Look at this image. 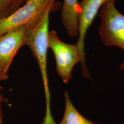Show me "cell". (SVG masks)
Returning <instances> with one entry per match:
<instances>
[{
	"label": "cell",
	"mask_w": 124,
	"mask_h": 124,
	"mask_svg": "<svg viewBox=\"0 0 124 124\" xmlns=\"http://www.w3.org/2000/svg\"><path fill=\"white\" fill-rule=\"evenodd\" d=\"M28 0H0V19L7 18L21 8Z\"/></svg>",
	"instance_id": "obj_9"
},
{
	"label": "cell",
	"mask_w": 124,
	"mask_h": 124,
	"mask_svg": "<svg viewBox=\"0 0 124 124\" xmlns=\"http://www.w3.org/2000/svg\"><path fill=\"white\" fill-rule=\"evenodd\" d=\"M115 3L107 2L102 6L99 32L106 46H117L124 51V15L116 9ZM120 68L124 70V62Z\"/></svg>",
	"instance_id": "obj_3"
},
{
	"label": "cell",
	"mask_w": 124,
	"mask_h": 124,
	"mask_svg": "<svg viewBox=\"0 0 124 124\" xmlns=\"http://www.w3.org/2000/svg\"><path fill=\"white\" fill-rule=\"evenodd\" d=\"M48 25L44 23H38L28 32L24 46L31 50L38 64L43 83L46 100V112L43 124H57L52 116L51 107V94L47 75V50Z\"/></svg>",
	"instance_id": "obj_1"
},
{
	"label": "cell",
	"mask_w": 124,
	"mask_h": 124,
	"mask_svg": "<svg viewBox=\"0 0 124 124\" xmlns=\"http://www.w3.org/2000/svg\"><path fill=\"white\" fill-rule=\"evenodd\" d=\"M30 27L22 25L13 28L0 36V70L8 74L18 50L24 46Z\"/></svg>",
	"instance_id": "obj_6"
},
{
	"label": "cell",
	"mask_w": 124,
	"mask_h": 124,
	"mask_svg": "<svg viewBox=\"0 0 124 124\" xmlns=\"http://www.w3.org/2000/svg\"><path fill=\"white\" fill-rule=\"evenodd\" d=\"M78 0H63L61 9L62 23L67 34L72 37L79 36Z\"/></svg>",
	"instance_id": "obj_7"
},
{
	"label": "cell",
	"mask_w": 124,
	"mask_h": 124,
	"mask_svg": "<svg viewBox=\"0 0 124 124\" xmlns=\"http://www.w3.org/2000/svg\"><path fill=\"white\" fill-rule=\"evenodd\" d=\"M65 109L61 121L58 124H100L94 123L79 112L71 102L69 93H64Z\"/></svg>",
	"instance_id": "obj_8"
},
{
	"label": "cell",
	"mask_w": 124,
	"mask_h": 124,
	"mask_svg": "<svg viewBox=\"0 0 124 124\" xmlns=\"http://www.w3.org/2000/svg\"><path fill=\"white\" fill-rule=\"evenodd\" d=\"M3 102V101L0 100V124H4L3 122V115L2 108V104Z\"/></svg>",
	"instance_id": "obj_11"
},
{
	"label": "cell",
	"mask_w": 124,
	"mask_h": 124,
	"mask_svg": "<svg viewBox=\"0 0 124 124\" xmlns=\"http://www.w3.org/2000/svg\"><path fill=\"white\" fill-rule=\"evenodd\" d=\"M60 6V3L56 0H28L11 15L0 19V36L20 25L35 26L49 8L57 10Z\"/></svg>",
	"instance_id": "obj_2"
},
{
	"label": "cell",
	"mask_w": 124,
	"mask_h": 124,
	"mask_svg": "<svg viewBox=\"0 0 124 124\" xmlns=\"http://www.w3.org/2000/svg\"><path fill=\"white\" fill-rule=\"evenodd\" d=\"M2 89H3V87L1 86L0 85V91L1 90H2ZM0 100L2 101H3V102H6L7 101V99L6 98H4L3 95H2L1 94H0Z\"/></svg>",
	"instance_id": "obj_12"
},
{
	"label": "cell",
	"mask_w": 124,
	"mask_h": 124,
	"mask_svg": "<svg viewBox=\"0 0 124 124\" xmlns=\"http://www.w3.org/2000/svg\"><path fill=\"white\" fill-rule=\"evenodd\" d=\"M48 46L52 51L55 58L58 75L63 83H67L72 78L74 67L81 61L77 45L62 41L57 32L52 31L48 34Z\"/></svg>",
	"instance_id": "obj_4"
},
{
	"label": "cell",
	"mask_w": 124,
	"mask_h": 124,
	"mask_svg": "<svg viewBox=\"0 0 124 124\" xmlns=\"http://www.w3.org/2000/svg\"><path fill=\"white\" fill-rule=\"evenodd\" d=\"M115 0H82L79 3L78 12V40L76 43L80 52L82 75L90 78L91 75L87 68L85 52V39L89 28L92 25L100 8L107 2Z\"/></svg>",
	"instance_id": "obj_5"
},
{
	"label": "cell",
	"mask_w": 124,
	"mask_h": 124,
	"mask_svg": "<svg viewBox=\"0 0 124 124\" xmlns=\"http://www.w3.org/2000/svg\"><path fill=\"white\" fill-rule=\"evenodd\" d=\"M9 78V76L8 74L5 73L0 70V83L2 81H5Z\"/></svg>",
	"instance_id": "obj_10"
}]
</instances>
